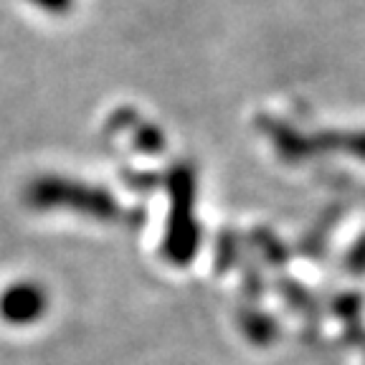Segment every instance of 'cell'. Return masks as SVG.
<instances>
[{
  "label": "cell",
  "instance_id": "obj_6",
  "mask_svg": "<svg viewBox=\"0 0 365 365\" xmlns=\"http://www.w3.org/2000/svg\"><path fill=\"white\" fill-rule=\"evenodd\" d=\"M26 3H31L43 13H51V16H63L74 8V0H26Z\"/></svg>",
  "mask_w": 365,
  "mask_h": 365
},
{
  "label": "cell",
  "instance_id": "obj_5",
  "mask_svg": "<svg viewBox=\"0 0 365 365\" xmlns=\"http://www.w3.org/2000/svg\"><path fill=\"white\" fill-rule=\"evenodd\" d=\"M363 309V299L358 294H342L335 299V312L340 314L342 319H355Z\"/></svg>",
  "mask_w": 365,
  "mask_h": 365
},
{
  "label": "cell",
  "instance_id": "obj_1",
  "mask_svg": "<svg viewBox=\"0 0 365 365\" xmlns=\"http://www.w3.org/2000/svg\"><path fill=\"white\" fill-rule=\"evenodd\" d=\"M26 200L38 211L63 208V211L84 213L91 218H112L117 213L114 198L107 190L66 180V178H36L26 188Z\"/></svg>",
  "mask_w": 365,
  "mask_h": 365
},
{
  "label": "cell",
  "instance_id": "obj_4",
  "mask_svg": "<svg viewBox=\"0 0 365 365\" xmlns=\"http://www.w3.org/2000/svg\"><path fill=\"white\" fill-rule=\"evenodd\" d=\"M239 327L249 342H254L257 348H269L277 337H279V325L272 314L262 312V309H244L239 314Z\"/></svg>",
  "mask_w": 365,
  "mask_h": 365
},
{
  "label": "cell",
  "instance_id": "obj_7",
  "mask_svg": "<svg viewBox=\"0 0 365 365\" xmlns=\"http://www.w3.org/2000/svg\"><path fill=\"white\" fill-rule=\"evenodd\" d=\"M348 269H350V272H355V274H363L365 272V239H360L358 246L350 251Z\"/></svg>",
  "mask_w": 365,
  "mask_h": 365
},
{
  "label": "cell",
  "instance_id": "obj_2",
  "mask_svg": "<svg viewBox=\"0 0 365 365\" xmlns=\"http://www.w3.org/2000/svg\"><path fill=\"white\" fill-rule=\"evenodd\" d=\"M173 198H175V208H173L170 228L165 234V257L170 259L175 267H188V262L195 257L198 249V228L190 216L193 208V175L188 170H178L175 178L170 180Z\"/></svg>",
  "mask_w": 365,
  "mask_h": 365
},
{
  "label": "cell",
  "instance_id": "obj_3",
  "mask_svg": "<svg viewBox=\"0 0 365 365\" xmlns=\"http://www.w3.org/2000/svg\"><path fill=\"white\" fill-rule=\"evenodd\" d=\"M48 312V292L34 279H21L0 292V319L11 327H29Z\"/></svg>",
  "mask_w": 365,
  "mask_h": 365
}]
</instances>
